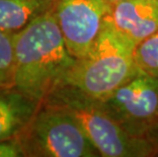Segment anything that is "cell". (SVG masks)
<instances>
[{"label": "cell", "mask_w": 158, "mask_h": 157, "mask_svg": "<svg viewBox=\"0 0 158 157\" xmlns=\"http://www.w3.org/2000/svg\"><path fill=\"white\" fill-rule=\"evenodd\" d=\"M76 60L50 10L15 36L13 86L42 103Z\"/></svg>", "instance_id": "cell-1"}, {"label": "cell", "mask_w": 158, "mask_h": 157, "mask_svg": "<svg viewBox=\"0 0 158 157\" xmlns=\"http://www.w3.org/2000/svg\"><path fill=\"white\" fill-rule=\"evenodd\" d=\"M137 44L116 32L108 23L93 47L77 59L59 85H69L91 98L103 101L136 75L134 52Z\"/></svg>", "instance_id": "cell-2"}, {"label": "cell", "mask_w": 158, "mask_h": 157, "mask_svg": "<svg viewBox=\"0 0 158 157\" xmlns=\"http://www.w3.org/2000/svg\"><path fill=\"white\" fill-rule=\"evenodd\" d=\"M44 102L61 107L81 126L103 157H151L156 150L145 137L130 134L103 107L101 102L69 85H58Z\"/></svg>", "instance_id": "cell-3"}, {"label": "cell", "mask_w": 158, "mask_h": 157, "mask_svg": "<svg viewBox=\"0 0 158 157\" xmlns=\"http://www.w3.org/2000/svg\"><path fill=\"white\" fill-rule=\"evenodd\" d=\"M25 157H98L81 126L59 106L42 102L18 137Z\"/></svg>", "instance_id": "cell-4"}, {"label": "cell", "mask_w": 158, "mask_h": 157, "mask_svg": "<svg viewBox=\"0 0 158 157\" xmlns=\"http://www.w3.org/2000/svg\"><path fill=\"white\" fill-rule=\"evenodd\" d=\"M100 102L126 131L145 137L149 126L158 118V79L139 69Z\"/></svg>", "instance_id": "cell-5"}, {"label": "cell", "mask_w": 158, "mask_h": 157, "mask_svg": "<svg viewBox=\"0 0 158 157\" xmlns=\"http://www.w3.org/2000/svg\"><path fill=\"white\" fill-rule=\"evenodd\" d=\"M107 0H54L52 12L73 57H84L93 47L111 9Z\"/></svg>", "instance_id": "cell-6"}, {"label": "cell", "mask_w": 158, "mask_h": 157, "mask_svg": "<svg viewBox=\"0 0 158 157\" xmlns=\"http://www.w3.org/2000/svg\"><path fill=\"white\" fill-rule=\"evenodd\" d=\"M106 22L138 45L158 32V0H122L113 3Z\"/></svg>", "instance_id": "cell-7"}, {"label": "cell", "mask_w": 158, "mask_h": 157, "mask_svg": "<svg viewBox=\"0 0 158 157\" xmlns=\"http://www.w3.org/2000/svg\"><path fill=\"white\" fill-rule=\"evenodd\" d=\"M40 105L13 85L0 87V141L18 138Z\"/></svg>", "instance_id": "cell-8"}, {"label": "cell", "mask_w": 158, "mask_h": 157, "mask_svg": "<svg viewBox=\"0 0 158 157\" xmlns=\"http://www.w3.org/2000/svg\"><path fill=\"white\" fill-rule=\"evenodd\" d=\"M54 0H0V30L16 34L52 10Z\"/></svg>", "instance_id": "cell-9"}, {"label": "cell", "mask_w": 158, "mask_h": 157, "mask_svg": "<svg viewBox=\"0 0 158 157\" xmlns=\"http://www.w3.org/2000/svg\"><path fill=\"white\" fill-rule=\"evenodd\" d=\"M134 58L140 71L158 79V32L137 45Z\"/></svg>", "instance_id": "cell-10"}, {"label": "cell", "mask_w": 158, "mask_h": 157, "mask_svg": "<svg viewBox=\"0 0 158 157\" xmlns=\"http://www.w3.org/2000/svg\"><path fill=\"white\" fill-rule=\"evenodd\" d=\"M15 36L0 30V87L13 85Z\"/></svg>", "instance_id": "cell-11"}, {"label": "cell", "mask_w": 158, "mask_h": 157, "mask_svg": "<svg viewBox=\"0 0 158 157\" xmlns=\"http://www.w3.org/2000/svg\"><path fill=\"white\" fill-rule=\"evenodd\" d=\"M0 157H25L18 138L0 141Z\"/></svg>", "instance_id": "cell-12"}, {"label": "cell", "mask_w": 158, "mask_h": 157, "mask_svg": "<svg viewBox=\"0 0 158 157\" xmlns=\"http://www.w3.org/2000/svg\"><path fill=\"white\" fill-rule=\"evenodd\" d=\"M145 138L153 145L156 150V154L158 155V118L147 130Z\"/></svg>", "instance_id": "cell-13"}, {"label": "cell", "mask_w": 158, "mask_h": 157, "mask_svg": "<svg viewBox=\"0 0 158 157\" xmlns=\"http://www.w3.org/2000/svg\"><path fill=\"white\" fill-rule=\"evenodd\" d=\"M109 3H111V4H113V3H116V2H118V1H122V0H107Z\"/></svg>", "instance_id": "cell-14"}]
</instances>
